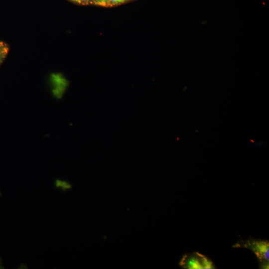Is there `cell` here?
Listing matches in <instances>:
<instances>
[{
	"label": "cell",
	"instance_id": "cell-1",
	"mask_svg": "<svg viewBox=\"0 0 269 269\" xmlns=\"http://www.w3.org/2000/svg\"><path fill=\"white\" fill-rule=\"evenodd\" d=\"M180 265L186 269H212V262L203 255L197 253L184 256Z\"/></svg>",
	"mask_w": 269,
	"mask_h": 269
},
{
	"label": "cell",
	"instance_id": "cell-2",
	"mask_svg": "<svg viewBox=\"0 0 269 269\" xmlns=\"http://www.w3.org/2000/svg\"><path fill=\"white\" fill-rule=\"evenodd\" d=\"M250 247L258 258L264 261H269V244L264 241H255L249 243Z\"/></svg>",
	"mask_w": 269,
	"mask_h": 269
},
{
	"label": "cell",
	"instance_id": "cell-8",
	"mask_svg": "<svg viewBox=\"0 0 269 269\" xmlns=\"http://www.w3.org/2000/svg\"><path fill=\"white\" fill-rule=\"evenodd\" d=\"M89 5H95L96 0H88Z\"/></svg>",
	"mask_w": 269,
	"mask_h": 269
},
{
	"label": "cell",
	"instance_id": "cell-3",
	"mask_svg": "<svg viewBox=\"0 0 269 269\" xmlns=\"http://www.w3.org/2000/svg\"><path fill=\"white\" fill-rule=\"evenodd\" d=\"M135 0H111L110 7L119 6L132 2Z\"/></svg>",
	"mask_w": 269,
	"mask_h": 269
},
{
	"label": "cell",
	"instance_id": "cell-6",
	"mask_svg": "<svg viewBox=\"0 0 269 269\" xmlns=\"http://www.w3.org/2000/svg\"><path fill=\"white\" fill-rule=\"evenodd\" d=\"M71 1L80 5H89L88 0H69Z\"/></svg>",
	"mask_w": 269,
	"mask_h": 269
},
{
	"label": "cell",
	"instance_id": "cell-4",
	"mask_svg": "<svg viewBox=\"0 0 269 269\" xmlns=\"http://www.w3.org/2000/svg\"><path fill=\"white\" fill-rule=\"evenodd\" d=\"M111 0H96L95 5L109 7H110Z\"/></svg>",
	"mask_w": 269,
	"mask_h": 269
},
{
	"label": "cell",
	"instance_id": "cell-5",
	"mask_svg": "<svg viewBox=\"0 0 269 269\" xmlns=\"http://www.w3.org/2000/svg\"><path fill=\"white\" fill-rule=\"evenodd\" d=\"M8 51V47L0 51V64L5 58Z\"/></svg>",
	"mask_w": 269,
	"mask_h": 269
},
{
	"label": "cell",
	"instance_id": "cell-7",
	"mask_svg": "<svg viewBox=\"0 0 269 269\" xmlns=\"http://www.w3.org/2000/svg\"><path fill=\"white\" fill-rule=\"evenodd\" d=\"M8 48V46L3 42L0 41V51Z\"/></svg>",
	"mask_w": 269,
	"mask_h": 269
}]
</instances>
